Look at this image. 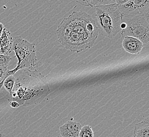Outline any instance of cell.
<instances>
[{"label":"cell","instance_id":"obj_1","mask_svg":"<svg viewBox=\"0 0 149 137\" xmlns=\"http://www.w3.org/2000/svg\"><path fill=\"white\" fill-rule=\"evenodd\" d=\"M56 34L64 48L79 53L94 46L99 32L91 15L84 12L74 11L61 21Z\"/></svg>","mask_w":149,"mask_h":137},{"label":"cell","instance_id":"obj_2","mask_svg":"<svg viewBox=\"0 0 149 137\" xmlns=\"http://www.w3.org/2000/svg\"><path fill=\"white\" fill-rule=\"evenodd\" d=\"M122 17L116 3L97 6L96 18L99 33L109 39L115 37L121 31Z\"/></svg>","mask_w":149,"mask_h":137},{"label":"cell","instance_id":"obj_3","mask_svg":"<svg viewBox=\"0 0 149 137\" xmlns=\"http://www.w3.org/2000/svg\"><path fill=\"white\" fill-rule=\"evenodd\" d=\"M12 50L15 52V57L17 58V64L14 69L8 70L6 77L11 75H14L18 71L24 68L30 71H35L38 65L35 44L17 36L13 39Z\"/></svg>","mask_w":149,"mask_h":137},{"label":"cell","instance_id":"obj_4","mask_svg":"<svg viewBox=\"0 0 149 137\" xmlns=\"http://www.w3.org/2000/svg\"><path fill=\"white\" fill-rule=\"evenodd\" d=\"M120 34L123 37H135L143 43L149 41V15L127 16L122 15Z\"/></svg>","mask_w":149,"mask_h":137},{"label":"cell","instance_id":"obj_5","mask_svg":"<svg viewBox=\"0 0 149 137\" xmlns=\"http://www.w3.org/2000/svg\"><path fill=\"white\" fill-rule=\"evenodd\" d=\"M118 9L123 15H149V0H130L123 5L118 6Z\"/></svg>","mask_w":149,"mask_h":137},{"label":"cell","instance_id":"obj_6","mask_svg":"<svg viewBox=\"0 0 149 137\" xmlns=\"http://www.w3.org/2000/svg\"><path fill=\"white\" fill-rule=\"evenodd\" d=\"M81 127L80 123L70 120L60 127V136L61 137H79Z\"/></svg>","mask_w":149,"mask_h":137},{"label":"cell","instance_id":"obj_7","mask_svg":"<svg viewBox=\"0 0 149 137\" xmlns=\"http://www.w3.org/2000/svg\"><path fill=\"white\" fill-rule=\"evenodd\" d=\"M122 46L127 53L132 54H138L142 51L143 47V43L135 37H123Z\"/></svg>","mask_w":149,"mask_h":137},{"label":"cell","instance_id":"obj_8","mask_svg":"<svg viewBox=\"0 0 149 137\" xmlns=\"http://www.w3.org/2000/svg\"><path fill=\"white\" fill-rule=\"evenodd\" d=\"M13 37L11 32L8 29L4 28L2 33L0 36V48L1 54L9 55L12 51V47Z\"/></svg>","mask_w":149,"mask_h":137},{"label":"cell","instance_id":"obj_9","mask_svg":"<svg viewBox=\"0 0 149 137\" xmlns=\"http://www.w3.org/2000/svg\"><path fill=\"white\" fill-rule=\"evenodd\" d=\"M133 137H149V122L148 119L135 124Z\"/></svg>","mask_w":149,"mask_h":137},{"label":"cell","instance_id":"obj_10","mask_svg":"<svg viewBox=\"0 0 149 137\" xmlns=\"http://www.w3.org/2000/svg\"><path fill=\"white\" fill-rule=\"evenodd\" d=\"M15 83V77L13 75H9L4 80L3 86L6 90L11 95Z\"/></svg>","mask_w":149,"mask_h":137},{"label":"cell","instance_id":"obj_11","mask_svg":"<svg viewBox=\"0 0 149 137\" xmlns=\"http://www.w3.org/2000/svg\"><path fill=\"white\" fill-rule=\"evenodd\" d=\"M115 3V0H88V6L97 7Z\"/></svg>","mask_w":149,"mask_h":137},{"label":"cell","instance_id":"obj_12","mask_svg":"<svg viewBox=\"0 0 149 137\" xmlns=\"http://www.w3.org/2000/svg\"><path fill=\"white\" fill-rule=\"evenodd\" d=\"M94 134L92 127L89 125H85L81 127L79 137H94Z\"/></svg>","mask_w":149,"mask_h":137},{"label":"cell","instance_id":"obj_13","mask_svg":"<svg viewBox=\"0 0 149 137\" xmlns=\"http://www.w3.org/2000/svg\"><path fill=\"white\" fill-rule=\"evenodd\" d=\"M7 66H0V90L3 86V81L6 78V73L8 71Z\"/></svg>","mask_w":149,"mask_h":137},{"label":"cell","instance_id":"obj_14","mask_svg":"<svg viewBox=\"0 0 149 137\" xmlns=\"http://www.w3.org/2000/svg\"><path fill=\"white\" fill-rule=\"evenodd\" d=\"M12 57L10 55H6L4 54H0V66H8Z\"/></svg>","mask_w":149,"mask_h":137},{"label":"cell","instance_id":"obj_15","mask_svg":"<svg viewBox=\"0 0 149 137\" xmlns=\"http://www.w3.org/2000/svg\"><path fill=\"white\" fill-rule=\"evenodd\" d=\"M9 105L13 108H17L20 106L19 103L17 101H12L11 102H10Z\"/></svg>","mask_w":149,"mask_h":137},{"label":"cell","instance_id":"obj_16","mask_svg":"<svg viewBox=\"0 0 149 137\" xmlns=\"http://www.w3.org/2000/svg\"><path fill=\"white\" fill-rule=\"evenodd\" d=\"M130 0H115V3L118 6H122L127 3Z\"/></svg>","mask_w":149,"mask_h":137},{"label":"cell","instance_id":"obj_17","mask_svg":"<svg viewBox=\"0 0 149 137\" xmlns=\"http://www.w3.org/2000/svg\"><path fill=\"white\" fill-rule=\"evenodd\" d=\"M4 29V26L2 23H0V36L2 33V32L3 31V29Z\"/></svg>","mask_w":149,"mask_h":137},{"label":"cell","instance_id":"obj_18","mask_svg":"<svg viewBox=\"0 0 149 137\" xmlns=\"http://www.w3.org/2000/svg\"><path fill=\"white\" fill-rule=\"evenodd\" d=\"M0 54H1V48H0Z\"/></svg>","mask_w":149,"mask_h":137},{"label":"cell","instance_id":"obj_19","mask_svg":"<svg viewBox=\"0 0 149 137\" xmlns=\"http://www.w3.org/2000/svg\"><path fill=\"white\" fill-rule=\"evenodd\" d=\"M61 137V136H57V137Z\"/></svg>","mask_w":149,"mask_h":137}]
</instances>
